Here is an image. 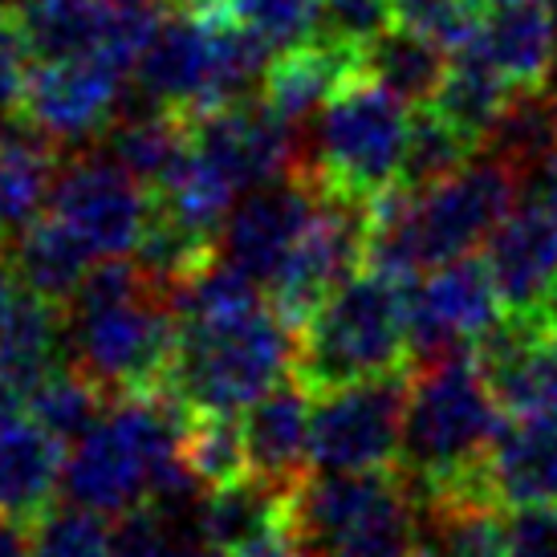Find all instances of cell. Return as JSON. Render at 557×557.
Returning <instances> with one entry per match:
<instances>
[{"instance_id":"cell-20","label":"cell","mask_w":557,"mask_h":557,"mask_svg":"<svg viewBox=\"0 0 557 557\" xmlns=\"http://www.w3.org/2000/svg\"><path fill=\"white\" fill-rule=\"evenodd\" d=\"M350 78H358V53L325 41H306L277 53L264 74L261 98L281 119L306 126Z\"/></svg>"},{"instance_id":"cell-29","label":"cell","mask_w":557,"mask_h":557,"mask_svg":"<svg viewBox=\"0 0 557 557\" xmlns=\"http://www.w3.org/2000/svg\"><path fill=\"white\" fill-rule=\"evenodd\" d=\"M419 549V505L399 476L383 484L367 509L318 557H411Z\"/></svg>"},{"instance_id":"cell-16","label":"cell","mask_w":557,"mask_h":557,"mask_svg":"<svg viewBox=\"0 0 557 557\" xmlns=\"http://www.w3.org/2000/svg\"><path fill=\"white\" fill-rule=\"evenodd\" d=\"M313 391L301 379H285L261 395L245 416L248 476L264 480L277 493H294L310 476V416Z\"/></svg>"},{"instance_id":"cell-22","label":"cell","mask_w":557,"mask_h":557,"mask_svg":"<svg viewBox=\"0 0 557 557\" xmlns=\"http://www.w3.org/2000/svg\"><path fill=\"white\" fill-rule=\"evenodd\" d=\"M451 53L440 41L407 25H391L358 53V74L379 82L383 90L399 94L411 107H432L440 82L448 74Z\"/></svg>"},{"instance_id":"cell-33","label":"cell","mask_w":557,"mask_h":557,"mask_svg":"<svg viewBox=\"0 0 557 557\" xmlns=\"http://www.w3.org/2000/svg\"><path fill=\"white\" fill-rule=\"evenodd\" d=\"M33 557H110V529L102 512L78 505H49L29 521Z\"/></svg>"},{"instance_id":"cell-13","label":"cell","mask_w":557,"mask_h":557,"mask_svg":"<svg viewBox=\"0 0 557 557\" xmlns=\"http://www.w3.org/2000/svg\"><path fill=\"white\" fill-rule=\"evenodd\" d=\"M143 102L175 114H203L220 107V65H216V13H168L163 25L143 46L131 70Z\"/></svg>"},{"instance_id":"cell-9","label":"cell","mask_w":557,"mask_h":557,"mask_svg":"<svg viewBox=\"0 0 557 557\" xmlns=\"http://www.w3.org/2000/svg\"><path fill=\"white\" fill-rule=\"evenodd\" d=\"M500 313L505 301L488 264L472 252L435 264L407 289V355L416 358V367L472 355L476 342L500 322Z\"/></svg>"},{"instance_id":"cell-7","label":"cell","mask_w":557,"mask_h":557,"mask_svg":"<svg viewBox=\"0 0 557 557\" xmlns=\"http://www.w3.org/2000/svg\"><path fill=\"white\" fill-rule=\"evenodd\" d=\"M407 379L379 374L322 391L310 416L313 472H383L399 460Z\"/></svg>"},{"instance_id":"cell-14","label":"cell","mask_w":557,"mask_h":557,"mask_svg":"<svg viewBox=\"0 0 557 557\" xmlns=\"http://www.w3.org/2000/svg\"><path fill=\"white\" fill-rule=\"evenodd\" d=\"M318 200H322V191L306 175H285V180L248 187L220 224L216 257L236 264L257 285H269L301 240Z\"/></svg>"},{"instance_id":"cell-42","label":"cell","mask_w":557,"mask_h":557,"mask_svg":"<svg viewBox=\"0 0 557 557\" xmlns=\"http://www.w3.org/2000/svg\"><path fill=\"white\" fill-rule=\"evenodd\" d=\"M0 557H33L29 529L16 517H4V512H0Z\"/></svg>"},{"instance_id":"cell-40","label":"cell","mask_w":557,"mask_h":557,"mask_svg":"<svg viewBox=\"0 0 557 557\" xmlns=\"http://www.w3.org/2000/svg\"><path fill=\"white\" fill-rule=\"evenodd\" d=\"M525 191H529V200H537L542 208H549L557 216V156H549L542 168L529 175Z\"/></svg>"},{"instance_id":"cell-10","label":"cell","mask_w":557,"mask_h":557,"mask_svg":"<svg viewBox=\"0 0 557 557\" xmlns=\"http://www.w3.org/2000/svg\"><path fill=\"white\" fill-rule=\"evenodd\" d=\"M367 228H371V200L322 191L301 240L285 257L277 277L264 285L269 306L289 325L306 322L367 261Z\"/></svg>"},{"instance_id":"cell-24","label":"cell","mask_w":557,"mask_h":557,"mask_svg":"<svg viewBox=\"0 0 557 557\" xmlns=\"http://www.w3.org/2000/svg\"><path fill=\"white\" fill-rule=\"evenodd\" d=\"M13 21L33 62L102 53L107 46V0H16Z\"/></svg>"},{"instance_id":"cell-19","label":"cell","mask_w":557,"mask_h":557,"mask_svg":"<svg viewBox=\"0 0 557 557\" xmlns=\"http://www.w3.org/2000/svg\"><path fill=\"white\" fill-rule=\"evenodd\" d=\"M62 147L49 143L29 119L0 135V252L46 216L49 191L58 180Z\"/></svg>"},{"instance_id":"cell-38","label":"cell","mask_w":557,"mask_h":557,"mask_svg":"<svg viewBox=\"0 0 557 557\" xmlns=\"http://www.w3.org/2000/svg\"><path fill=\"white\" fill-rule=\"evenodd\" d=\"M505 557H557V505L512 512L505 525Z\"/></svg>"},{"instance_id":"cell-46","label":"cell","mask_w":557,"mask_h":557,"mask_svg":"<svg viewBox=\"0 0 557 557\" xmlns=\"http://www.w3.org/2000/svg\"><path fill=\"white\" fill-rule=\"evenodd\" d=\"M542 4H545V9H554V13H557V0H542Z\"/></svg>"},{"instance_id":"cell-5","label":"cell","mask_w":557,"mask_h":557,"mask_svg":"<svg viewBox=\"0 0 557 557\" xmlns=\"http://www.w3.org/2000/svg\"><path fill=\"white\" fill-rule=\"evenodd\" d=\"M407 358L403 281L358 269L297 325V379L322 391L391 374Z\"/></svg>"},{"instance_id":"cell-23","label":"cell","mask_w":557,"mask_h":557,"mask_svg":"<svg viewBox=\"0 0 557 557\" xmlns=\"http://www.w3.org/2000/svg\"><path fill=\"white\" fill-rule=\"evenodd\" d=\"M4 261L13 264V273L25 289L41 294L53 306H65L82 285V277L90 273L94 252L65 228L62 220H53L46 212L4 248Z\"/></svg>"},{"instance_id":"cell-1","label":"cell","mask_w":557,"mask_h":557,"mask_svg":"<svg viewBox=\"0 0 557 557\" xmlns=\"http://www.w3.org/2000/svg\"><path fill=\"white\" fill-rule=\"evenodd\" d=\"M62 313L65 358L110 399L159 391L168 383L180 313L171 294L147 281L139 261L102 257L90 264Z\"/></svg>"},{"instance_id":"cell-43","label":"cell","mask_w":557,"mask_h":557,"mask_svg":"<svg viewBox=\"0 0 557 557\" xmlns=\"http://www.w3.org/2000/svg\"><path fill=\"white\" fill-rule=\"evenodd\" d=\"M184 9H196V13H224L228 0H180Z\"/></svg>"},{"instance_id":"cell-25","label":"cell","mask_w":557,"mask_h":557,"mask_svg":"<svg viewBox=\"0 0 557 557\" xmlns=\"http://www.w3.org/2000/svg\"><path fill=\"white\" fill-rule=\"evenodd\" d=\"M480 151L500 159L521 175V184H529V175L557 156V102L549 86H517L496 123L488 126Z\"/></svg>"},{"instance_id":"cell-28","label":"cell","mask_w":557,"mask_h":557,"mask_svg":"<svg viewBox=\"0 0 557 557\" xmlns=\"http://www.w3.org/2000/svg\"><path fill=\"white\" fill-rule=\"evenodd\" d=\"M285 500L289 496L269 488L264 480L245 476L224 488H208L200 509V537L224 554L261 542L264 533L285 529Z\"/></svg>"},{"instance_id":"cell-21","label":"cell","mask_w":557,"mask_h":557,"mask_svg":"<svg viewBox=\"0 0 557 557\" xmlns=\"http://www.w3.org/2000/svg\"><path fill=\"white\" fill-rule=\"evenodd\" d=\"M65 444L37 423L33 416L16 419L0 432V512L16 521H33L49 509L62 488Z\"/></svg>"},{"instance_id":"cell-31","label":"cell","mask_w":557,"mask_h":557,"mask_svg":"<svg viewBox=\"0 0 557 557\" xmlns=\"http://www.w3.org/2000/svg\"><path fill=\"white\" fill-rule=\"evenodd\" d=\"M184 456L208 488H224L248 476L245 419L228 411H191L184 432Z\"/></svg>"},{"instance_id":"cell-45","label":"cell","mask_w":557,"mask_h":557,"mask_svg":"<svg viewBox=\"0 0 557 557\" xmlns=\"http://www.w3.org/2000/svg\"><path fill=\"white\" fill-rule=\"evenodd\" d=\"M549 94H554V102H557V65H554V74H549Z\"/></svg>"},{"instance_id":"cell-35","label":"cell","mask_w":557,"mask_h":557,"mask_svg":"<svg viewBox=\"0 0 557 557\" xmlns=\"http://www.w3.org/2000/svg\"><path fill=\"white\" fill-rule=\"evenodd\" d=\"M391 0H322V16H318V37L325 46H342L362 53L383 29H391Z\"/></svg>"},{"instance_id":"cell-17","label":"cell","mask_w":557,"mask_h":557,"mask_svg":"<svg viewBox=\"0 0 557 557\" xmlns=\"http://www.w3.org/2000/svg\"><path fill=\"white\" fill-rule=\"evenodd\" d=\"M484 476H488L496 505H509V509L557 505V419H505L484 456Z\"/></svg>"},{"instance_id":"cell-30","label":"cell","mask_w":557,"mask_h":557,"mask_svg":"<svg viewBox=\"0 0 557 557\" xmlns=\"http://www.w3.org/2000/svg\"><path fill=\"white\" fill-rule=\"evenodd\" d=\"M110 407V395L90 383L74 362H62L29 391V416L46 428L53 440L74 444L82 432H90Z\"/></svg>"},{"instance_id":"cell-37","label":"cell","mask_w":557,"mask_h":557,"mask_svg":"<svg viewBox=\"0 0 557 557\" xmlns=\"http://www.w3.org/2000/svg\"><path fill=\"white\" fill-rule=\"evenodd\" d=\"M25 62H33V58L25 53L16 21L0 25V135L25 119V82H29Z\"/></svg>"},{"instance_id":"cell-2","label":"cell","mask_w":557,"mask_h":557,"mask_svg":"<svg viewBox=\"0 0 557 557\" xmlns=\"http://www.w3.org/2000/svg\"><path fill=\"white\" fill-rule=\"evenodd\" d=\"M521 191V175L484 151L428 191L387 187L371 200L367 269L395 281H416L435 264L468 257L517 208Z\"/></svg>"},{"instance_id":"cell-39","label":"cell","mask_w":557,"mask_h":557,"mask_svg":"<svg viewBox=\"0 0 557 557\" xmlns=\"http://www.w3.org/2000/svg\"><path fill=\"white\" fill-rule=\"evenodd\" d=\"M233 557H306V549L289 537V529H277V533H264L261 542L236 549Z\"/></svg>"},{"instance_id":"cell-27","label":"cell","mask_w":557,"mask_h":557,"mask_svg":"<svg viewBox=\"0 0 557 557\" xmlns=\"http://www.w3.org/2000/svg\"><path fill=\"white\" fill-rule=\"evenodd\" d=\"M512 90L517 86L468 41V46H460L451 53L448 74H444V82H440V90L432 98V110L444 114L456 131H465L468 139L480 147L484 135H488V126L496 123V114L505 110Z\"/></svg>"},{"instance_id":"cell-47","label":"cell","mask_w":557,"mask_h":557,"mask_svg":"<svg viewBox=\"0 0 557 557\" xmlns=\"http://www.w3.org/2000/svg\"><path fill=\"white\" fill-rule=\"evenodd\" d=\"M0 4H9V9H13V4H16V0H0Z\"/></svg>"},{"instance_id":"cell-32","label":"cell","mask_w":557,"mask_h":557,"mask_svg":"<svg viewBox=\"0 0 557 557\" xmlns=\"http://www.w3.org/2000/svg\"><path fill=\"white\" fill-rule=\"evenodd\" d=\"M472 156H476V143L468 139L465 131H456L444 114L428 110V114H419L416 123H411L399 184L411 187V191H428V187L451 180Z\"/></svg>"},{"instance_id":"cell-36","label":"cell","mask_w":557,"mask_h":557,"mask_svg":"<svg viewBox=\"0 0 557 557\" xmlns=\"http://www.w3.org/2000/svg\"><path fill=\"white\" fill-rule=\"evenodd\" d=\"M184 537H196V533H184L159 509L143 505V509H131L114 521V529H110V557H175Z\"/></svg>"},{"instance_id":"cell-3","label":"cell","mask_w":557,"mask_h":557,"mask_svg":"<svg viewBox=\"0 0 557 557\" xmlns=\"http://www.w3.org/2000/svg\"><path fill=\"white\" fill-rule=\"evenodd\" d=\"M505 423V407L472 355L423 362L407 387L399 472L416 500L468 493L496 500L484 456Z\"/></svg>"},{"instance_id":"cell-11","label":"cell","mask_w":557,"mask_h":557,"mask_svg":"<svg viewBox=\"0 0 557 557\" xmlns=\"http://www.w3.org/2000/svg\"><path fill=\"white\" fill-rule=\"evenodd\" d=\"M126 65L107 53L33 62L25 82V119L58 147H94L119 119L126 98Z\"/></svg>"},{"instance_id":"cell-12","label":"cell","mask_w":557,"mask_h":557,"mask_svg":"<svg viewBox=\"0 0 557 557\" xmlns=\"http://www.w3.org/2000/svg\"><path fill=\"white\" fill-rule=\"evenodd\" d=\"M191 147L245 196L269 180L301 175V126L281 119L264 98H245L187 119Z\"/></svg>"},{"instance_id":"cell-15","label":"cell","mask_w":557,"mask_h":557,"mask_svg":"<svg viewBox=\"0 0 557 557\" xmlns=\"http://www.w3.org/2000/svg\"><path fill=\"white\" fill-rule=\"evenodd\" d=\"M484 264L505 310H545L557 285V216L537 200L517 203L484 240Z\"/></svg>"},{"instance_id":"cell-4","label":"cell","mask_w":557,"mask_h":557,"mask_svg":"<svg viewBox=\"0 0 557 557\" xmlns=\"http://www.w3.org/2000/svg\"><path fill=\"white\" fill-rule=\"evenodd\" d=\"M294 330L297 325L269 306V297L236 313L184 318L163 391L187 411L245 416L297 367Z\"/></svg>"},{"instance_id":"cell-48","label":"cell","mask_w":557,"mask_h":557,"mask_svg":"<svg viewBox=\"0 0 557 557\" xmlns=\"http://www.w3.org/2000/svg\"><path fill=\"white\" fill-rule=\"evenodd\" d=\"M411 557H428V554H423V549H416V554H411Z\"/></svg>"},{"instance_id":"cell-26","label":"cell","mask_w":557,"mask_h":557,"mask_svg":"<svg viewBox=\"0 0 557 557\" xmlns=\"http://www.w3.org/2000/svg\"><path fill=\"white\" fill-rule=\"evenodd\" d=\"M419 505V549L428 557H505L500 505L484 496H432Z\"/></svg>"},{"instance_id":"cell-41","label":"cell","mask_w":557,"mask_h":557,"mask_svg":"<svg viewBox=\"0 0 557 557\" xmlns=\"http://www.w3.org/2000/svg\"><path fill=\"white\" fill-rule=\"evenodd\" d=\"M21 294H25V285H21V277L13 273V264L4 261V252H0V338H4V330L13 322Z\"/></svg>"},{"instance_id":"cell-8","label":"cell","mask_w":557,"mask_h":557,"mask_svg":"<svg viewBox=\"0 0 557 557\" xmlns=\"http://www.w3.org/2000/svg\"><path fill=\"white\" fill-rule=\"evenodd\" d=\"M156 200H147V187L126 175L107 151L86 147L82 156L65 159L53 191H49V216L62 220L70 233L102 257H135Z\"/></svg>"},{"instance_id":"cell-6","label":"cell","mask_w":557,"mask_h":557,"mask_svg":"<svg viewBox=\"0 0 557 557\" xmlns=\"http://www.w3.org/2000/svg\"><path fill=\"white\" fill-rule=\"evenodd\" d=\"M411 123V102L358 74L301 126V175L318 191L374 200L399 184Z\"/></svg>"},{"instance_id":"cell-18","label":"cell","mask_w":557,"mask_h":557,"mask_svg":"<svg viewBox=\"0 0 557 557\" xmlns=\"http://www.w3.org/2000/svg\"><path fill=\"white\" fill-rule=\"evenodd\" d=\"M472 46L512 82L549 86L557 65V21L542 0H496L476 16Z\"/></svg>"},{"instance_id":"cell-44","label":"cell","mask_w":557,"mask_h":557,"mask_svg":"<svg viewBox=\"0 0 557 557\" xmlns=\"http://www.w3.org/2000/svg\"><path fill=\"white\" fill-rule=\"evenodd\" d=\"M468 9H476V13H484V9H488V4H496V0H465Z\"/></svg>"},{"instance_id":"cell-34","label":"cell","mask_w":557,"mask_h":557,"mask_svg":"<svg viewBox=\"0 0 557 557\" xmlns=\"http://www.w3.org/2000/svg\"><path fill=\"white\" fill-rule=\"evenodd\" d=\"M224 13L264 37L277 53H285L318 37L322 0H228Z\"/></svg>"}]
</instances>
